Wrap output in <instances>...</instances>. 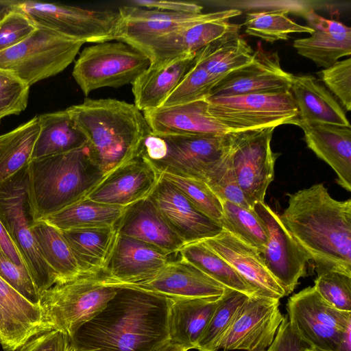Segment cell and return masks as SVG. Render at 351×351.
<instances>
[{
	"instance_id": "obj_1",
	"label": "cell",
	"mask_w": 351,
	"mask_h": 351,
	"mask_svg": "<svg viewBox=\"0 0 351 351\" xmlns=\"http://www.w3.org/2000/svg\"><path fill=\"white\" fill-rule=\"evenodd\" d=\"M105 308L71 339L79 350L161 351L169 342L171 298L119 285Z\"/></svg>"
},
{
	"instance_id": "obj_2",
	"label": "cell",
	"mask_w": 351,
	"mask_h": 351,
	"mask_svg": "<svg viewBox=\"0 0 351 351\" xmlns=\"http://www.w3.org/2000/svg\"><path fill=\"white\" fill-rule=\"evenodd\" d=\"M288 197L280 219L317 274L335 271L351 276V199L332 198L323 184Z\"/></svg>"
},
{
	"instance_id": "obj_3",
	"label": "cell",
	"mask_w": 351,
	"mask_h": 351,
	"mask_svg": "<svg viewBox=\"0 0 351 351\" xmlns=\"http://www.w3.org/2000/svg\"><path fill=\"white\" fill-rule=\"evenodd\" d=\"M86 138L90 158L105 175L138 156L151 130L134 104L86 99L66 109Z\"/></svg>"
},
{
	"instance_id": "obj_4",
	"label": "cell",
	"mask_w": 351,
	"mask_h": 351,
	"mask_svg": "<svg viewBox=\"0 0 351 351\" xmlns=\"http://www.w3.org/2000/svg\"><path fill=\"white\" fill-rule=\"evenodd\" d=\"M27 191L34 222L85 198L106 175L86 145L64 154L31 160Z\"/></svg>"
},
{
	"instance_id": "obj_5",
	"label": "cell",
	"mask_w": 351,
	"mask_h": 351,
	"mask_svg": "<svg viewBox=\"0 0 351 351\" xmlns=\"http://www.w3.org/2000/svg\"><path fill=\"white\" fill-rule=\"evenodd\" d=\"M119 287L106 271L56 283L41 293L39 301L48 330H60L71 338L105 308Z\"/></svg>"
},
{
	"instance_id": "obj_6",
	"label": "cell",
	"mask_w": 351,
	"mask_h": 351,
	"mask_svg": "<svg viewBox=\"0 0 351 351\" xmlns=\"http://www.w3.org/2000/svg\"><path fill=\"white\" fill-rule=\"evenodd\" d=\"M229 133L217 135H176L150 132L140 154L160 173H168L204 181L227 156Z\"/></svg>"
},
{
	"instance_id": "obj_7",
	"label": "cell",
	"mask_w": 351,
	"mask_h": 351,
	"mask_svg": "<svg viewBox=\"0 0 351 351\" xmlns=\"http://www.w3.org/2000/svg\"><path fill=\"white\" fill-rule=\"evenodd\" d=\"M83 42L37 26L25 39L0 52V69L30 87L63 71L75 60Z\"/></svg>"
},
{
	"instance_id": "obj_8",
	"label": "cell",
	"mask_w": 351,
	"mask_h": 351,
	"mask_svg": "<svg viewBox=\"0 0 351 351\" xmlns=\"http://www.w3.org/2000/svg\"><path fill=\"white\" fill-rule=\"evenodd\" d=\"M27 167L0 182V221L21 253L41 295L57 280L42 257L32 232L34 220L27 191Z\"/></svg>"
},
{
	"instance_id": "obj_9",
	"label": "cell",
	"mask_w": 351,
	"mask_h": 351,
	"mask_svg": "<svg viewBox=\"0 0 351 351\" xmlns=\"http://www.w3.org/2000/svg\"><path fill=\"white\" fill-rule=\"evenodd\" d=\"M150 65L149 57L125 43L104 42L85 47L72 75L85 95L104 87L132 84Z\"/></svg>"
},
{
	"instance_id": "obj_10",
	"label": "cell",
	"mask_w": 351,
	"mask_h": 351,
	"mask_svg": "<svg viewBox=\"0 0 351 351\" xmlns=\"http://www.w3.org/2000/svg\"><path fill=\"white\" fill-rule=\"evenodd\" d=\"M206 100L210 114L230 132L292 123L298 114L291 91L212 97Z\"/></svg>"
},
{
	"instance_id": "obj_11",
	"label": "cell",
	"mask_w": 351,
	"mask_h": 351,
	"mask_svg": "<svg viewBox=\"0 0 351 351\" xmlns=\"http://www.w3.org/2000/svg\"><path fill=\"white\" fill-rule=\"evenodd\" d=\"M9 5L25 13L37 26L84 43L114 40L120 19L119 11L92 10L59 3L19 1Z\"/></svg>"
},
{
	"instance_id": "obj_12",
	"label": "cell",
	"mask_w": 351,
	"mask_h": 351,
	"mask_svg": "<svg viewBox=\"0 0 351 351\" xmlns=\"http://www.w3.org/2000/svg\"><path fill=\"white\" fill-rule=\"evenodd\" d=\"M287 311L293 332L314 350L339 351L344 334L351 329V312L332 307L314 287L291 296Z\"/></svg>"
},
{
	"instance_id": "obj_13",
	"label": "cell",
	"mask_w": 351,
	"mask_h": 351,
	"mask_svg": "<svg viewBox=\"0 0 351 351\" xmlns=\"http://www.w3.org/2000/svg\"><path fill=\"white\" fill-rule=\"evenodd\" d=\"M275 128L229 132L232 168L245 198L254 209L265 202L266 191L274 178L279 154L274 153L271 141Z\"/></svg>"
},
{
	"instance_id": "obj_14",
	"label": "cell",
	"mask_w": 351,
	"mask_h": 351,
	"mask_svg": "<svg viewBox=\"0 0 351 351\" xmlns=\"http://www.w3.org/2000/svg\"><path fill=\"white\" fill-rule=\"evenodd\" d=\"M119 13L120 19L114 40L141 50L149 42L183 27L208 20L229 21L242 12L228 9L194 14L126 5L119 9Z\"/></svg>"
},
{
	"instance_id": "obj_15",
	"label": "cell",
	"mask_w": 351,
	"mask_h": 351,
	"mask_svg": "<svg viewBox=\"0 0 351 351\" xmlns=\"http://www.w3.org/2000/svg\"><path fill=\"white\" fill-rule=\"evenodd\" d=\"M254 210L262 220L267 234V244L261 253L263 260L288 295L297 287L299 279L306 276V264L310 260L283 226L279 215L268 205L258 202Z\"/></svg>"
},
{
	"instance_id": "obj_16",
	"label": "cell",
	"mask_w": 351,
	"mask_h": 351,
	"mask_svg": "<svg viewBox=\"0 0 351 351\" xmlns=\"http://www.w3.org/2000/svg\"><path fill=\"white\" fill-rule=\"evenodd\" d=\"M280 300L262 295L249 297L224 336L220 348L265 351L271 344L284 315Z\"/></svg>"
},
{
	"instance_id": "obj_17",
	"label": "cell",
	"mask_w": 351,
	"mask_h": 351,
	"mask_svg": "<svg viewBox=\"0 0 351 351\" xmlns=\"http://www.w3.org/2000/svg\"><path fill=\"white\" fill-rule=\"evenodd\" d=\"M293 77L281 67L277 51H266L258 44L252 61L222 78L208 97L287 92Z\"/></svg>"
},
{
	"instance_id": "obj_18",
	"label": "cell",
	"mask_w": 351,
	"mask_h": 351,
	"mask_svg": "<svg viewBox=\"0 0 351 351\" xmlns=\"http://www.w3.org/2000/svg\"><path fill=\"white\" fill-rule=\"evenodd\" d=\"M160 178L161 173L139 154L106 175L86 198L125 208L149 196Z\"/></svg>"
},
{
	"instance_id": "obj_19",
	"label": "cell",
	"mask_w": 351,
	"mask_h": 351,
	"mask_svg": "<svg viewBox=\"0 0 351 351\" xmlns=\"http://www.w3.org/2000/svg\"><path fill=\"white\" fill-rule=\"evenodd\" d=\"M149 197L184 245L214 237L223 230L162 176Z\"/></svg>"
},
{
	"instance_id": "obj_20",
	"label": "cell",
	"mask_w": 351,
	"mask_h": 351,
	"mask_svg": "<svg viewBox=\"0 0 351 351\" xmlns=\"http://www.w3.org/2000/svg\"><path fill=\"white\" fill-rule=\"evenodd\" d=\"M203 241L229 263L258 295L277 300L286 296L256 248L223 229L217 236Z\"/></svg>"
},
{
	"instance_id": "obj_21",
	"label": "cell",
	"mask_w": 351,
	"mask_h": 351,
	"mask_svg": "<svg viewBox=\"0 0 351 351\" xmlns=\"http://www.w3.org/2000/svg\"><path fill=\"white\" fill-rule=\"evenodd\" d=\"M121 285L169 298H186L221 296L227 288L181 258L169 260L154 276L145 281Z\"/></svg>"
},
{
	"instance_id": "obj_22",
	"label": "cell",
	"mask_w": 351,
	"mask_h": 351,
	"mask_svg": "<svg viewBox=\"0 0 351 351\" xmlns=\"http://www.w3.org/2000/svg\"><path fill=\"white\" fill-rule=\"evenodd\" d=\"M169 256L154 245L117 233L105 271L122 284H136L154 276Z\"/></svg>"
},
{
	"instance_id": "obj_23",
	"label": "cell",
	"mask_w": 351,
	"mask_h": 351,
	"mask_svg": "<svg viewBox=\"0 0 351 351\" xmlns=\"http://www.w3.org/2000/svg\"><path fill=\"white\" fill-rule=\"evenodd\" d=\"M241 25L220 19L208 20L183 27L158 37L140 50L155 66L199 50L231 32H239Z\"/></svg>"
},
{
	"instance_id": "obj_24",
	"label": "cell",
	"mask_w": 351,
	"mask_h": 351,
	"mask_svg": "<svg viewBox=\"0 0 351 351\" xmlns=\"http://www.w3.org/2000/svg\"><path fill=\"white\" fill-rule=\"evenodd\" d=\"M115 228L118 234L154 245L169 255L178 253L184 245L149 196L125 207Z\"/></svg>"
},
{
	"instance_id": "obj_25",
	"label": "cell",
	"mask_w": 351,
	"mask_h": 351,
	"mask_svg": "<svg viewBox=\"0 0 351 351\" xmlns=\"http://www.w3.org/2000/svg\"><path fill=\"white\" fill-rule=\"evenodd\" d=\"M151 132L176 135H223L229 133L208 111L206 99L162 106L143 112Z\"/></svg>"
},
{
	"instance_id": "obj_26",
	"label": "cell",
	"mask_w": 351,
	"mask_h": 351,
	"mask_svg": "<svg viewBox=\"0 0 351 351\" xmlns=\"http://www.w3.org/2000/svg\"><path fill=\"white\" fill-rule=\"evenodd\" d=\"M311 36L293 41L297 52L324 69L351 54V29L341 22L330 20L309 11L306 14Z\"/></svg>"
},
{
	"instance_id": "obj_27",
	"label": "cell",
	"mask_w": 351,
	"mask_h": 351,
	"mask_svg": "<svg viewBox=\"0 0 351 351\" xmlns=\"http://www.w3.org/2000/svg\"><path fill=\"white\" fill-rule=\"evenodd\" d=\"M290 91L298 111L291 124L300 128L313 124L350 127L343 108L313 75H293Z\"/></svg>"
},
{
	"instance_id": "obj_28",
	"label": "cell",
	"mask_w": 351,
	"mask_h": 351,
	"mask_svg": "<svg viewBox=\"0 0 351 351\" xmlns=\"http://www.w3.org/2000/svg\"><path fill=\"white\" fill-rule=\"evenodd\" d=\"M196 53L149 66L132 84L134 105L142 112L160 108L193 66Z\"/></svg>"
},
{
	"instance_id": "obj_29",
	"label": "cell",
	"mask_w": 351,
	"mask_h": 351,
	"mask_svg": "<svg viewBox=\"0 0 351 351\" xmlns=\"http://www.w3.org/2000/svg\"><path fill=\"white\" fill-rule=\"evenodd\" d=\"M308 147L336 173L337 183L351 191V127L313 124L301 127Z\"/></svg>"
},
{
	"instance_id": "obj_30",
	"label": "cell",
	"mask_w": 351,
	"mask_h": 351,
	"mask_svg": "<svg viewBox=\"0 0 351 351\" xmlns=\"http://www.w3.org/2000/svg\"><path fill=\"white\" fill-rule=\"evenodd\" d=\"M221 297L171 298L169 315L170 342L186 351L196 349Z\"/></svg>"
},
{
	"instance_id": "obj_31",
	"label": "cell",
	"mask_w": 351,
	"mask_h": 351,
	"mask_svg": "<svg viewBox=\"0 0 351 351\" xmlns=\"http://www.w3.org/2000/svg\"><path fill=\"white\" fill-rule=\"evenodd\" d=\"M78 264L81 274L105 271L117 232L115 226L61 231Z\"/></svg>"
},
{
	"instance_id": "obj_32",
	"label": "cell",
	"mask_w": 351,
	"mask_h": 351,
	"mask_svg": "<svg viewBox=\"0 0 351 351\" xmlns=\"http://www.w3.org/2000/svg\"><path fill=\"white\" fill-rule=\"evenodd\" d=\"M39 133L32 160L64 154L86 145V138L76 127L67 110L38 116Z\"/></svg>"
},
{
	"instance_id": "obj_33",
	"label": "cell",
	"mask_w": 351,
	"mask_h": 351,
	"mask_svg": "<svg viewBox=\"0 0 351 351\" xmlns=\"http://www.w3.org/2000/svg\"><path fill=\"white\" fill-rule=\"evenodd\" d=\"M254 50L239 32H231L211 42L195 57V63L219 80L230 73L247 64Z\"/></svg>"
},
{
	"instance_id": "obj_34",
	"label": "cell",
	"mask_w": 351,
	"mask_h": 351,
	"mask_svg": "<svg viewBox=\"0 0 351 351\" xmlns=\"http://www.w3.org/2000/svg\"><path fill=\"white\" fill-rule=\"evenodd\" d=\"M123 207L84 198L43 220L60 231L77 228L115 226Z\"/></svg>"
},
{
	"instance_id": "obj_35",
	"label": "cell",
	"mask_w": 351,
	"mask_h": 351,
	"mask_svg": "<svg viewBox=\"0 0 351 351\" xmlns=\"http://www.w3.org/2000/svg\"><path fill=\"white\" fill-rule=\"evenodd\" d=\"M32 232L42 257L56 277V283L68 281L82 274L60 230L43 220H38L32 225Z\"/></svg>"
},
{
	"instance_id": "obj_36",
	"label": "cell",
	"mask_w": 351,
	"mask_h": 351,
	"mask_svg": "<svg viewBox=\"0 0 351 351\" xmlns=\"http://www.w3.org/2000/svg\"><path fill=\"white\" fill-rule=\"evenodd\" d=\"M40 130L38 116L0 135V182L27 166Z\"/></svg>"
},
{
	"instance_id": "obj_37",
	"label": "cell",
	"mask_w": 351,
	"mask_h": 351,
	"mask_svg": "<svg viewBox=\"0 0 351 351\" xmlns=\"http://www.w3.org/2000/svg\"><path fill=\"white\" fill-rule=\"evenodd\" d=\"M180 258L227 288L249 297L259 295L240 274L203 241L184 245L179 250Z\"/></svg>"
},
{
	"instance_id": "obj_38",
	"label": "cell",
	"mask_w": 351,
	"mask_h": 351,
	"mask_svg": "<svg viewBox=\"0 0 351 351\" xmlns=\"http://www.w3.org/2000/svg\"><path fill=\"white\" fill-rule=\"evenodd\" d=\"M248 298L241 292L226 288L197 343L198 351L220 349L224 336Z\"/></svg>"
},
{
	"instance_id": "obj_39",
	"label": "cell",
	"mask_w": 351,
	"mask_h": 351,
	"mask_svg": "<svg viewBox=\"0 0 351 351\" xmlns=\"http://www.w3.org/2000/svg\"><path fill=\"white\" fill-rule=\"evenodd\" d=\"M243 25L248 35L269 43L286 40L293 33L313 32L311 27L292 21L285 9L249 12Z\"/></svg>"
},
{
	"instance_id": "obj_40",
	"label": "cell",
	"mask_w": 351,
	"mask_h": 351,
	"mask_svg": "<svg viewBox=\"0 0 351 351\" xmlns=\"http://www.w3.org/2000/svg\"><path fill=\"white\" fill-rule=\"evenodd\" d=\"M221 227L244 243L256 248L261 254L266 246L265 227L254 210L241 207L227 200L221 201Z\"/></svg>"
},
{
	"instance_id": "obj_41",
	"label": "cell",
	"mask_w": 351,
	"mask_h": 351,
	"mask_svg": "<svg viewBox=\"0 0 351 351\" xmlns=\"http://www.w3.org/2000/svg\"><path fill=\"white\" fill-rule=\"evenodd\" d=\"M161 176L176 186L198 210L221 227V201L204 181L168 173Z\"/></svg>"
},
{
	"instance_id": "obj_42",
	"label": "cell",
	"mask_w": 351,
	"mask_h": 351,
	"mask_svg": "<svg viewBox=\"0 0 351 351\" xmlns=\"http://www.w3.org/2000/svg\"><path fill=\"white\" fill-rule=\"evenodd\" d=\"M219 81L194 62L193 66L167 97L162 106H172L206 99Z\"/></svg>"
},
{
	"instance_id": "obj_43",
	"label": "cell",
	"mask_w": 351,
	"mask_h": 351,
	"mask_svg": "<svg viewBox=\"0 0 351 351\" xmlns=\"http://www.w3.org/2000/svg\"><path fill=\"white\" fill-rule=\"evenodd\" d=\"M204 182L221 200H227L245 208L248 204L237 182L231 162L230 149L223 160L204 178Z\"/></svg>"
},
{
	"instance_id": "obj_44",
	"label": "cell",
	"mask_w": 351,
	"mask_h": 351,
	"mask_svg": "<svg viewBox=\"0 0 351 351\" xmlns=\"http://www.w3.org/2000/svg\"><path fill=\"white\" fill-rule=\"evenodd\" d=\"M313 287L332 307L351 312V276L335 271L322 272L317 274Z\"/></svg>"
},
{
	"instance_id": "obj_45",
	"label": "cell",
	"mask_w": 351,
	"mask_h": 351,
	"mask_svg": "<svg viewBox=\"0 0 351 351\" xmlns=\"http://www.w3.org/2000/svg\"><path fill=\"white\" fill-rule=\"evenodd\" d=\"M36 27L25 13L8 5L0 10V52L23 41Z\"/></svg>"
},
{
	"instance_id": "obj_46",
	"label": "cell",
	"mask_w": 351,
	"mask_h": 351,
	"mask_svg": "<svg viewBox=\"0 0 351 351\" xmlns=\"http://www.w3.org/2000/svg\"><path fill=\"white\" fill-rule=\"evenodd\" d=\"M29 86L12 73L0 69V122L18 115L27 106Z\"/></svg>"
},
{
	"instance_id": "obj_47",
	"label": "cell",
	"mask_w": 351,
	"mask_h": 351,
	"mask_svg": "<svg viewBox=\"0 0 351 351\" xmlns=\"http://www.w3.org/2000/svg\"><path fill=\"white\" fill-rule=\"evenodd\" d=\"M0 277L29 302L39 304L40 293L29 271L14 263L1 248Z\"/></svg>"
},
{
	"instance_id": "obj_48",
	"label": "cell",
	"mask_w": 351,
	"mask_h": 351,
	"mask_svg": "<svg viewBox=\"0 0 351 351\" xmlns=\"http://www.w3.org/2000/svg\"><path fill=\"white\" fill-rule=\"evenodd\" d=\"M320 76L322 80L341 101L344 110H351V58L337 61L332 66L324 69Z\"/></svg>"
},
{
	"instance_id": "obj_49",
	"label": "cell",
	"mask_w": 351,
	"mask_h": 351,
	"mask_svg": "<svg viewBox=\"0 0 351 351\" xmlns=\"http://www.w3.org/2000/svg\"><path fill=\"white\" fill-rule=\"evenodd\" d=\"M71 339L66 334L51 330L37 334L14 351H70Z\"/></svg>"
},
{
	"instance_id": "obj_50",
	"label": "cell",
	"mask_w": 351,
	"mask_h": 351,
	"mask_svg": "<svg viewBox=\"0 0 351 351\" xmlns=\"http://www.w3.org/2000/svg\"><path fill=\"white\" fill-rule=\"evenodd\" d=\"M269 348L273 351H310L311 349L293 332L287 315H284Z\"/></svg>"
},
{
	"instance_id": "obj_51",
	"label": "cell",
	"mask_w": 351,
	"mask_h": 351,
	"mask_svg": "<svg viewBox=\"0 0 351 351\" xmlns=\"http://www.w3.org/2000/svg\"><path fill=\"white\" fill-rule=\"evenodd\" d=\"M128 5L141 8L154 9L165 12L202 14L203 6L191 1H167V0H131Z\"/></svg>"
},
{
	"instance_id": "obj_52",
	"label": "cell",
	"mask_w": 351,
	"mask_h": 351,
	"mask_svg": "<svg viewBox=\"0 0 351 351\" xmlns=\"http://www.w3.org/2000/svg\"><path fill=\"white\" fill-rule=\"evenodd\" d=\"M0 248L2 252L18 266L25 267L27 265L13 241L10 238L3 225L0 221Z\"/></svg>"
},
{
	"instance_id": "obj_53",
	"label": "cell",
	"mask_w": 351,
	"mask_h": 351,
	"mask_svg": "<svg viewBox=\"0 0 351 351\" xmlns=\"http://www.w3.org/2000/svg\"><path fill=\"white\" fill-rule=\"evenodd\" d=\"M161 351H186L181 346L169 342Z\"/></svg>"
},
{
	"instance_id": "obj_54",
	"label": "cell",
	"mask_w": 351,
	"mask_h": 351,
	"mask_svg": "<svg viewBox=\"0 0 351 351\" xmlns=\"http://www.w3.org/2000/svg\"><path fill=\"white\" fill-rule=\"evenodd\" d=\"M70 351H97V350H75L71 348Z\"/></svg>"
},
{
	"instance_id": "obj_55",
	"label": "cell",
	"mask_w": 351,
	"mask_h": 351,
	"mask_svg": "<svg viewBox=\"0 0 351 351\" xmlns=\"http://www.w3.org/2000/svg\"><path fill=\"white\" fill-rule=\"evenodd\" d=\"M265 351H273V350L271 349L270 348H268V349L267 350H265Z\"/></svg>"
},
{
	"instance_id": "obj_56",
	"label": "cell",
	"mask_w": 351,
	"mask_h": 351,
	"mask_svg": "<svg viewBox=\"0 0 351 351\" xmlns=\"http://www.w3.org/2000/svg\"><path fill=\"white\" fill-rule=\"evenodd\" d=\"M310 351H317V350H314L311 349Z\"/></svg>"
}]
</instances>
